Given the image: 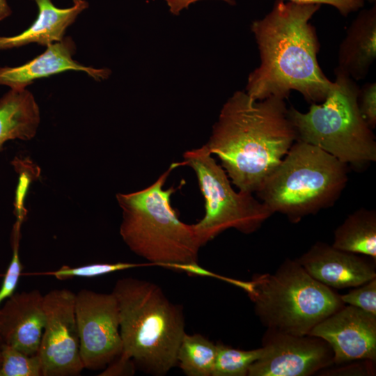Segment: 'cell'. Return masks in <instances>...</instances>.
<instances>
[{
    "instance_id": "2",
    "label": "cell",
    "mask_w": 376,
    "mask_h": 376,
    "mask_svg": "<svg viewBox=\"0 0 376 376\" xmlns=\"http://www.w3.org/2000/svg\"><path fill=\"white\" fill-rule=\"evenodd\" d=\"M297 141L284 99L235 92L205 143L239 191L256 193Z\"/></svg>"
},
{
    "instance_id": "37",
    "label": "cell",
    "mask_w": 376,
    "mask_h": 376,
    "mask_svg": "<svg viewBox=\"0 0 376 376\" xmlns=\"http://www.w3.org/2000/svg\"><path fill=\"white\" fill-rule=\"evenodd\" d=\"M0 276H1V274H0Z\"/></svg>"
},
{
    "instance_id": "28",
    "label": "cell",
    "mask_w": 376,
    "mask_h": 376,
    "mask_svg": "<svg viewBox=\"0 0 376 376\" xmlns=\"http://www.w3.org/2000/svg\"><path fill=\"white\" fill-rule=\"evenodd\" d=\"M136 366L134 361L121 353L111 361L99 374L100 376H120L132 375L134 374Z\"/></svg>"
},
{
    "instance_id": "30",
    "label": "cell",
    "mask_w": 376,
    "mask_h": 376,
    "mask_svg": "<svg viewBox=\"0 0 376 376\" xmlns=\"http://www.w3.org/2000/svg\"><path fill=\"white\" fill-rule=\"evenodd\" d=\"M363 362L360 364L359 363H352L347 366L341 367L340 368H332L331 370H326L324 372L320 371V373H328L327 375H346L347 373H355V375H373L375 373V366L373 364L375 361L370 360H363Z\"/></svg>"
},
{
    "instance_id": "3",
    "label": "cell",
    "mask_w": 376,
    "mask_h": 376,
    "mask_svg": "<svg viewBox=\"0 0 376 376\" xmlns=\"http://www.w3.org/2000/svg\"><path fill=\"white\" fill-rule=\"evenodd\" d=\"M121 353L146 373L162 376L177 365L186 334L182 308L171 302L157 284L134 277L116 282Z\"/></svg>"
},
{
    "instance_id": "32",
    "label": "cell",
    "mask_w": 376,
    "mask_h": 376,
    "mask_svg": "<svg viewBox=\"0 0 376 376\" xmlns=\"http://www.w3.org/2000/svg\"><path fill=\"white\" fill-rule=\"evenodd\" d=\"M11 14V9L6 0H0V22Z\"/></svg>"
},
{
    "instance_id": "23",
    "label": "cell",
    "mask_w": 376,
    "mask_h": 376,
    "mask_svg": "<svg viewBox=\"0 0 376 376\" xmlns=\"http://www.w3.org/2000/svg\"><path fill=\"white\" fill-rule=\"evenodd\" d=\"M152 266V264L134 263L128 262H118L113 263H93L79 267H70L63 265L58 269L52 272L32 273L34 275H50L58 280L72 279L75 277L93 278L118 271L125 270L132 268Z\"/></svg>"
},
{
    "instance_id": "36",
    "label": "cell",
    "mask_w": 376,
    "mask_h": 376,
    "mask_svg": "<svg viewBox=\"0 0 376 376\" xmlns=\"http://www.w3.org/2000/svg\"><path fill=\"white\" fill-rule=\"evenodd\" d=\"M79 1H81V0H74V3L78 2Z\"/></svg>"
},
{
    "instance_id": "6",
    "label": "cell",
    "mask_w": 376,
    "mask_h": 376,
    "mask_svg": "<svg viewBox=\"0 0 376 376\" xmlns=\"http://www.w3.org/2000/svg\"><path fill=\"white\" fill-rule=\"evenodd\" d=\"M248 295L263 325L306 335L345 304L340 296L313 278L297 259H285L273 274H255Z\"/></svg>"
},
{
    "instance_id": "19",
    "label": "cell",
    "mask_w": 376,
    "mask_h": 376,
    "mask_svg": "<svg viewBox=\"0 0 376 376\" xmlns=\"http://www.w3.org/2000/svg\"><path fill=\"white\" fill-rule=\"evenodd\" d=\"M331 245L376 261L375 210L361 208L348 215L335 230Z\"/></svg>"
},
{
    "instance_id": "7",
    "label": "cell",
    "mask_w": 376,
    "mask_h": 376,
    "mask_svg": "<svg viewBox=\"0 0 376 376\" xmlns=\"http://www.w3.org/2000/svg\"><path fill=\"white\" fill-rule=\"evenodd\" d=\"M334 72L333 87L321 104L312 103L306 113L288 109L297 141L317 146L346 164L375 162V136L358 107L359 88L343 72Z\"/></svg>"
},
{
    "instance_id": "4",
    "label": "cell",
    "mask_w": 376,
    "mask_h": 376,
    "mask_svg": "<svg viewBox=\"0 0 376 376\" xmlns=\"http://www.w3.org/2000/svg\"><path fill=\"white\" fill-rule=\"evenodd\" d=\"M185 163H173L148 187L131 193H118L122 210L120 235L128 248L152 266L198 263L202 247L193 225L182 222L171 204L176 191L164 189L171 172Z\"/></svg>"
},
{
    "instance_id": "15",
    "label": "cell",
    "mask_w": 376,
    "mask_h": 376,
    "mask_svg": "<svg viewBox=\"0 0 376 376\" xmlns=\"http://www.w3.org/2000/svg\"><path fill=\"white\" fill-rule=\"evenodd\" d=\"M76 45L71 37L47 46L46 50L28 63L17 67H0V85L23 89L34 80L62 72L74 70L87 73L96 81L109 75L108 69L85 66L72 58Z\"/></svg>"
},
{
    "instance_id": "17",
    "label": "cell",
    "mask_w": 376,
    "mask_h": 376,
    "mask_svg": "<svg viewBox=\"0 0 376 376\" xmlns=\"http://www.w3.org/2000/svg\"><path fill=\"white\" fill-rule=\"evenodd\" d=\"M38 8L35 22L21 33L13 36H0V50L10 49L38 43L48 46L64 38L66 29L86 9L88 3L81 0L68 8H58L51 0H33Z\"/></svg>"
},
{
    "instance_id": "27",
    "label": "cell",
    "mask_w": 376,
    "mask_h": 376,
    "mask_svg": "<svg viewBox=\"0 0 376 376\" xmlns=\"http://www.w3.org/2000/svg\"><path fill=\"white\" fill-rule=\"evenodd\" d=\"M358 107L367 125L373 130L376 126V84H365L359 88Z\"/></svg>"
},
{
    "instance_id": "1",
    "label": "cell",
    "mask_w": 376,
    "mask_h": 376,
    "mask_svg": "<svg viewBox=\"0 0 376 376\" xmlns=\"http://www.w3.org/2000/svg\"><path fill=\"white\" fill-rule=\"evenodd\" d=\"M320 6L277 0L267 15L252 22L260 63L247 79L245 91L251 97L285 100L296 91L311 104L326 98L334 81L319 65L320 42L310 22Z\"/></svg>"
},
{
    "instance_id": "16",
    "label": "cell",
    "mask_w": 376,
    "mask_h": 376,
    "mask_svg": "<svg viewBox=\"0 0 376 376\" xmlns=\"http://www.w3.org/2000/svg\"><path fill=\"white\" fill-rule=\"evenodd\" d=\"M376 58V6L361 10L347 29L338 67L354 81L363 79Z\"/></svg>"
},
{
    "instance_id": "33",
    "label": "cell",
    "mask_w": 376,
    "mask_h": 376,
    "mask_svg": "<svg viewBox=\"0 0 376 376\" xmlns=\"http://www.w3.org/2000/svg\"><path fill=\"white\" fill-rule=\"evenodd\" d=\"M375 1H376V0H368V1H369L370 3H375Z\"/></svg>"
},
{
    "instance_id": "22",
    "label": "cell",
    "mask_w": 376,
    "mask_h": 376,
    "mask_svg": "<svg viewBox=\"0 0 376 376\" xmlns=\"http://www.w3.org/2000/svg\"><path fill=\"white\" fill-rule=\"evenodd\" d=\"M0 352V376H42V364L38 354L29 355L3 343Z\"/></svg>"
},
{
    "instance_id": "14",
    "label": "cell",
    "mask_w": 376,
    "mask_h": 376,
    "mask_svg": "<svg viewBox=\"0 0 376 376\" xmlns=\"http://www.w3.org/2000/svg\"><path fill=\"white\" fill-rule=\"evenodd\" d=\"M45 322L44 295L38 289L15 292L0 306L2 343L36 354Z\"/></svg>"
},
{
    "instance_id": "5",
    "label": "cell",
    "mask_w": 376,
    "mask_h": 376,
    "mask_svg": "<svg viewBox=\"0 0 376 376\" xmlns=\"http://www.w3.org/2000/svg\"><path fill=\"white\" fill-rule=\"evenodd\" d=\"M347 171V164L322 149L296 141L256 194L273 214L297 223L335 203Z\"/></svg>"
},
{
    "instance_id": "26",
    "label": "cell",
    "mask_w": 376,
    "mask_h": 376,
    "mask_svg": "<svg viewBox=\"0 0 376 376\" xmlns=\"http://www.w3.org/2000/svg\"><path fill=\"white\" fill-rule=\"evenodd\" d=\"M164 267L184 272L189 275L211 277V278L219 279L225 282L229 283L230 284H232L235 286L240 288L244 292H246V294L250 293L252 290L253 284H252L251 281H246L238 280L236 279L229 278V277H226V276L214 273L200 266L198 263H171V264L166 265V266H164Z\"/></svg>"
},
{
    "instance_id": "11",
    "label": "cell",
    "mask_w": 376,
    "mask_h": 376,
    "mask_svg": "<svg viewBox=\"0 0 376 376\" xmlns=\"http://www.w3.org/2000/svg\"><path fill=\"white\" fill-rule=\"evenodd\" d=\"M263 354L249 367L247 376H309L334 364V352L324 339L267 328Z\"/></svg>"
},
{
    "instance_id": "25",
    "label": "cell",
    "mask_w": 376,
    "mask_h": 376,
    "mask_svg": "<svg viewBox=\"0 0 376 376\" xmlns=\"http://www.w3.org/2000/svg\"><path fill=\"white\" fill-rule=\"evenodd\" d=\"M354 288L347 293L340 295L342 301L376 315V278Z\"/></svg>"
},
{
    "instance_id": "29",
    "label": "cell",
    "mask_w": 376,
    "mask_h": 376,
    "mask_svg": "<svg viewBox=\"0 0 376 376\" xmlns=\"http://www.w3.org/2000/svg\"><path fill=\"white\" fill-rule=\"evenodd\" d=\"M289 1L304 4H326L338 10L343 16H347L364 6V0H287Z\"/></svg>"
},
{
    "instance_id": "31",
    "label": "cell",
    "mask_w": 376,
    "mask_h": 376,
    "mask_svg": "<svg viewBox=\"0 0 376 376\" xmlns=\"http://www.w3.org/2000/svg\"><path fill=\"white\" fill-rule=\"evenodd\" d=\"M167 3L170 12L173 15H179L180 13L185 8H187L191 4L202 0H164ZM230 4H233L235 0H220Z\"/></svg>"
},
{
    "instance_id": "20",
    "label": "cell",
    "mask_w": 376,
    "mask_h": 376,
    "mask_svg": "<svg viewBox=\"0 0 376 376\" xmlns=\"http://www.w3.org/2000/svg\"><path fill=\"white\" fill-rule=\"evenodd\" d=\"M217 344L199 334L184 335L177 353V364L187 376H212Z\"/></svg>"
},
{
    "instance_id": "13",
    "label": "cell",
    "mask_w": 376,
    "mask_h": 376,
    "mask_svg": "<svg viewBox=\"0 0 376 376\" xmlns=\"http://www.w3.org/2000/svg\"><path fill=\"white\" fill-rule=\"evenodd\" d=\"M315 280L334 289L354 288L376 278L375 263L318 242L297 259Z\"/></svg>"
},
{
    "instance_id": "18",
    "label": "cell",
    "mask_w": 376,
    "mask_h": 376,
    "mask_svg": "<svg viewBox=\"0 0 376 376\" xmlns=\"http://www.w3.org/2000/svg\"><path fill=\"white\" fill-rule=\"evenodd\" d=\"M40 112L27 89H12L0 97V149L8 141H29L37 134Z\"/></svg>"
},
{
    "instance_id": "12",
    "label": "cell",
    "mask_w": 376,
    "mask_h": 376,
    "mask_svg": "<svg viewBox=\"0 0 376 376\" xmlns=\"http://www.w3.org/2000/svg\"><path fill=\"white\" fill-rule=\"evenodd\" d=\"M326 340L334 352V364L376 361V315L345 304L308 334Z\"/></svg>"
},
{
    "instance_id": "24",
    "label": "cell",
    "mask_w": 376,
    "mask_h": 376,
    "mask_svg": "<svg viewBox=\"0 0 376 376\" xmlns=\"http://www.w3.org/2000/svg\"><path fill=\"white\" fill-rule=\"evenodd\" d=\"M16 221L12 233V258L4 274L0 288V306L2 303L15 293L18 284L23 265L19 257V241L22 223L24 217V210H17Z\"/></svg>"
},
{
    "instance_id": "8",
    "label": "cell",
    "mask_w": 376,
    "mask_h": 376,
    "mask_svg": "<svg viewBox=\"0 0 376 376\" xmlns=\"http://www.w3.org/2000/svg\"><path fill=\"white\" fill-rule=\"evenodd\" d=\"M182 157L185 165L195 172L205 201L203 217L192 224L201 246L229 228L253 233L273 214L253 194L233 188L227 173L205 144L185 151Z\"/></svg>"
},
{
    "instance_id": "21",
    "label": "cell",
    "mask_w": 376,
    "mask_h": 376,
    "mask_svg": "<svg viewBox=\"0 0 376 376\" xmlns=\"http://www.w3.org/2000/svg\"><path fill=\"white\" fill-rule=\"evenodd\" d=\"M212 376H247L249 367L263 354V347L244 350L217 343Z\"/></svg>"
},
{
    "instance_id": "34",
    "label": "cell",
    "mask_w": 376,
    "mask_h": 376,
    "mask_svg": "<svg viewBox=\"0 0 376 376\" xmlns=\"http://www.w3.org/2000/svg\"><path fill=\"white\" fill-rule=\"evenodd\" d=\"M1 344H2V340H1V336H0V348H1Z\"/></svg>"
},
{
    "instance_id": "10",
    "label": "cell",
    "mask_w": 376,
    "mask_h": 376,
    "mask_svg": "<svg viewBox=\"0 0 376 376\" xmlns=\"http://www.w3.org/2000/svg\"><path fill=\"white\" fill-rule=\"evenodd\" d=\"M75 294L54 289L44 295L45 322L38 352L42 376H76L84 369L79 352Z\"/></svg>"
},
{
    "instance_id": "35",
    "label": "cell",
    "mask_w": 376,
    "mask_h": 376,
    "mask_svg": "<svg viewBox=\"0 0 376 376\" xmlns=\"http://www.w3.org/2000/svg\"><path fill=\"white\" fill-rule=\"evenodd\" d=\"M1 352H0V366H1Z\"/></svg>"
},
{
    "instance_id": "9",
    "label": "cell",
    "mask_w": 376,
    "mask_h": 376,
    "mask_svg": "<svg viewBox=\"0 0 376 376\" xmlns=\"http://www.w3.org/2000/svg\"><path fill=\"white\" fill-rule=\"evenodd\" d=\"M75 309L84 368L104 369L123 351L117 300L112 292L82 289L75 294Z\"/></svg>"
}]
</instances>
